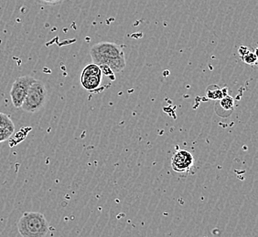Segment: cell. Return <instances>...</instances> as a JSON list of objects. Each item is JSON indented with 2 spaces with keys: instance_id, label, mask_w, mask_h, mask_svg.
Returning a JSON list of instances; mask_svg holds the SVG:
<instances>
[{
  "instance_id": "1",
  "label": "cell",
  "mask_w": 258,
  "mask_h": 237,
  "mask_svg": "<svg viewBox=\"0 0 258 237\" xmlns=\"http://www.w3.org/2000/svg\"><path fill=\"white\" fill-rule=\"evenodd\" d=\"M93 63L107 65L114 73H119L125 67V57L122 46L112 42H99L90 50Z\"/></svg>"
},
{
  "instance_id": "2",
  "label": "cell",
  "mask_w": 258,
  "mask_h": 237,
  "mask_svg": "<svg viewBox=\"0 0 258 237\" xmlns=\"http://www.w3.org/2000/svg\"><path fill=\"white\" fill-rule=\"evenodd\" d=\"M18 230L22 237H45L50 225L42 213L26 212L18 222Z\"/></svg>"
},
{
  "instance_id": "3",
  "label": "cell",
  "mask_w": 258,
  "mask_h": 237,
  "mask_svg": "<svg viewBox=\"0 0 258 237\" xmlns=\"http://www.w3.org/2000/svg\"><path fill=\"white\" fill-rule=\"evenodd\" d=\"M47 89L40 80H35L26 95L25 99L21 105V109L29 113L40 111L44 107L47 100Z\"/></svg>"
},
{
  "instance_id": "4",
  "label": "cell",
  "mask_w": 258,
  "mask_h": 237,
  "mask_svg": "<svg viewBox=\"0 0 258 237\" xmlns=\"http://www.w3.org/2000/svg\"><path fill=\"white\" fill-rule=\"evenodd\" d=\"M36 79L31 76H21L16 79L10 89V98L15 108H20L31 84Z\"/></svg>"
},
{
  "instance_id": "5",
  "label": "cell",
  "mask_w": 258,
  "mask_h": 237,
  "mask_svg": "<svg viewBox=\"0 0 258 237\" xmlns=\"http://www.w3.org/2000/svg\"><path fill=\"white\" fill-rule=\"evenodd\" d=\"M194 163V155L185 150L176 152L171 159V167L177 173H185L189 171Z\"/></svg>"
},
{
  "instance_id": "6",
  "label": "cell",
  "mask_w": 258,
  "mask_h": 237,
  "mask_svg": "<svg viewBox=\"0 0 258 237\" xmlns=\"http://www.w3.org/2000/svg\"><path fill=\"white\" fill-rule=\"evenodd\" d=\"M102 79L103 77H98V76L84 77V78H81V84L86 90L93 91L99 88L100 85L102 83Z\"/></svg>"
},
{
  "instance_id": "7",
  "label": "cell",
  "mask_w": 258,
  "mask_h": 237,
  "mask_svg": "<svg viewBox=\"0 0 258 237\" xmlns=\"http://www.w3.org/2000/svg\"><path fill=\"white\" fill-rule=\"evenodd\" d=\"M239 55L241 56L242 60L245 64L254 65L257 62V56L254 51L248 49L247 47L242 46L239 49Z\"/></svg>"
},
{
  "instance_id": "8",
  "label": "cell",
  "mask_w": 258,
  "mask_h": 237,
  "mask_svg": "<svg viewBox=\"0 0 258 237\" xmlns=\"http://www.w3.org/2000/svg\"><path fill=\"white\" fill-rule=\"evenodd\" d=\"M88 76H98V77H103V73L100 69L99 66L98 65L95 64V63H92V64L87 65L85 67L82 75H81V78H84V77H88Z\"/></svg>"
},
{
  "instance_id": "9",
  "label": "cell",
  "mask_w": 258,
  "mask_h": 237,
  "mask_svg": "<svg viewBox=\"0 0 258 237\" xmlns=\"http://www.w3.org/2000/svg\"><path fill=\"white\" fill-rule=\"evenodd\" d=\"M206 94L209 99H221L224 96H226V94L224 92V89L219 88L218 86H214V89L212 88V86L209 87L206 90Z\"/></svg>"
},
{
  "instance_id": "10",
  "label": "cell",
  "mask_w": 258,
  "mask_h": 237,
  "mask_svg": "<svg viewBox=\"0 0 258 237\" xmlns=\"http://www.w3.org/2000/svg\"><path fill=\"white\" fill-rule=\"evenodd\" d=\"M0 128L8 129L12 133L15 132V125L9 115L0 112Z\"/></svg>"
},
{
  "instance_id": "11",
  "label": "cell",
  "mask_w": 258,
  "mask_h": 237,
  "mask_svg": "<svg viewBox=\"0 0 258 237\" xmlns=\"http://www.w3.org/2000/svg\"><path fill=\"white\" fill-rule=\"evenodd\" d=\"M220 105L225 110H232L234 107V99L233 97L226 95L220 99Z\"/></svg>"
},
{
  "instance_id": "12",
  "label": "cell",
  "mask_w": 258,
  "mask_h": 237,
  "mask_svg": "<svg viewBox=\"0 0 258 237\" xmlns=\"http://www.w3.org/2000/svg\"><path fill=\"white\" fill-rule=\"evenodd\" d=\"M13 134L14 133H12L11 131L8 130V129L0 128V144L3 143V142H6L7 140H9Z\"/></svg>"
},
{
  "instance_id": "13",
  "label": "cell",
  "mask_w": 258,
  "mask_h": 237,
  "mask_svg": "<svg viewBox=\"0 0 258 237\" xmlns=\"http://www.w3.org/2000/svg\"><path fill=\"white\" fill-rule=\"evenodd\" d=\"M99 68L103 75L110 77V78H113V79H114V73L107 65H100Z\"/></svg>"
},
{
  "instance_id": "14",
  "label": "cell",
  "mask_w": 258,
  "mask_h": 237,
  "mask_svg": "<svg viewBox=\"0 0 258 237\" xmlns=\"http://www.w3.org/2000/svg\"><path fill=\"white\" fill-rule=\"evenodd\" d=\"M40 3L48 6L60 5L64 0H39Z\"/></svg>"
}]
</instances>
